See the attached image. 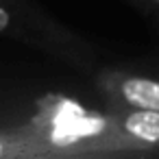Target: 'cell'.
Masks as SVG:
<instances>
[{"mask_svg": "<svg viewBox=\"0 0 159 159\" xmlns=\"http://www.w3.org/2000/svg\"><path fill=\"white\" fill-rule=\"evenodd\" d=\"M98 87L105 94L111 109H146L159 111V79L105 72L98 79Z\"/></svg>", "mask_w": 159, "mask_h": 159, "instance_id": "cell-1", "label": "cell"}, {"mask_svg": "<svg viewBox=\"0 0 159 159\" xmlns=\"http://www.w3.org/2000/svg\"><path fill=\"white\" fill-rule=\"evenodd\" d=\"M116 129L137 146H159V111L146 109H113Z\"/></svg>", "mask_w": 159, "mask_h": 159, "instance_id": "cell-2", "label": "cell"}, {"mask_svg": "<svg viewBox=\"0 0 159 159\" xmlns=\"http://www.w3.org/2000/svg\"><path fill=\"white\" fill-rule=\"evenodd\" d=\"M22 152H26V150L18 144V139L13 142L7 137H0V157H11V155H22Z\"/></svg>", "mask_w": 159, "mask_h": 159, "instance_id": "cell-3", "label": "cell"}, {"mask_svg": "<svg viewBox=\"0 0 159 159\" xmlns=\"http://www.w3.org/2000/svg\"><path fill=\"white\" fill-rule=\"evenodd\" d=\"M13 26V16L7 7L0 5V33H7L9 29Z\"/></svg>", "mask_w": 159, "mask_h": 159, "instance_id": "cell-4", "label": "cell"}, {"mask_svg": "<svg viewBox=\"0 0 159 159\" xmlns=\"http://www.w3.org/2000/svg\"><path fill=\"white\" fill-rule=\"evenodd\" d=\"M150 2H152V5H159V0H150Z\"/></svg>", "mask_w": 159, "mask_h": 159, "instance_id": "cell-5", "label": "cell"}]
</instances>
